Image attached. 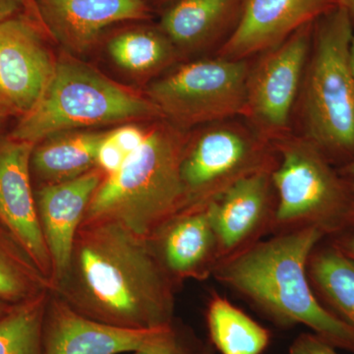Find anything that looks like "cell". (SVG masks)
Here are the masks:
<instances>
[{
    "instance_id": "cell-1",
    "label": "cell",
    "mask_w": 354,
    "mask_h": 354,
    "mask_svg": "<svg viewBox=\"0 0 354 354\" xmlns=\"http://www.w3.org/2000/svg\"><path fill=\"white\" fill-rule=\"evenodd\" d=\"M174 281L151 239L113 221L83 223L68 271L55 286L78 313L152 330L174 326Z\"/></svg>"
},
{
    "instance_id": "cell-2",
    "label": "cell",
    "mask_w": 354,
    "mask_h": 354,
    "mask_svg": "<svg viewBox=\"0 0 354 354\" xmlns=\"http://www.w3.org/2000/svg\"><path fill=\"white\" fill-rule=\"evenodd\" d=\"M326 239L314 227L278 232L221 260L212 276L278 325L306 326L335 348L354 354V328L320 301L310 283V256Z\"/></svg>"
},
{
    "instance_id": "cell-3",
    "label": "cell",
    "mask_w": 354,
    "mask_h": 354,
    "mask_svg": "<svg viewBox=\"0 0 354 354\" xmlns=\"http://www.w3.org/2000/svg\"><path fill=\"white\" fill-rule=\"evenodd\" d=\"M187 145L174 127L151 128L141 148L104 178L83 223L113 221L152 239L187 207L180 174Z\"/></svg>"
},
{
    "instance_id": "cell-4",
    "label": "cell",
    "mask_w": 354,
    "mask_h": 354,
    "mask_svg": "<svg viewBox=\"0 0 354 354\" xmlns=\"http://www.w3.org/2000/svg\"><path fill=\"white\" fill-rule=\"evenodd\" d=\"M354 18L335 6L314 22L304 73L306 138L333 165L354 158V77L349 59Z\"/></svg>"
},
{
    "instance_id": "cell-5",
    "label": "cell",
    "mask_w": 354,
    "mask_h": 354,
    "mask_svg": "<svg viewBox=\"0 0 354 354\" xmlns=\"http://www.w3.org/2000/svg\"><path fill=\"white\" fill-rule=\"evenodd\" d=\"M158 118L162 113L150 100L69 55L57 60L38 104L9 135L36 145L57 133Z\"/></svg>"
},
{
    "instance_id": "cell-6",
    "label": "cell",
    "mask_w": 354,
    "mask_h": 354,
    "mask_svg": "<svg viewBox=\"0 0 354 354\" xmlns=\"http://www.w3.org/2000/svg\"><path fill=\"white\" fill-rule=\"evenodd\" d=\"M277 206L272 234L302 227L327 239L354 228V196L348 179L308 139L279 146L271 171Z\"/></svg>"
},
{
    "instance_id": "cell-7",
    "label": "cell",
    "mask_w": 354,
    "mask_h": 354,
    "mask_svg": "<svg viewBox=\"0 0 354 354\" xmlns=\"http://www.w3.org/2000/svg\"><path fill=\"white\" fill-rule=\"evenodd\" d=\"M249 74L244 59L198 60L153 82L147 95L178 127L214 122L247 111Z\"/></svg>"
},
{
    "instance_id": "cell-8",
    "label": "cell",
    "mask_w": 354,
    "mask_h": 354,
    "mask_svg": "<svg viewBox=\"0 0 354 354\" xmlns=\"http://www.w3.org/2000/svg\"><path fill=\"white\" fill-rule=\"evenodd\" d=\"M274 165L263 144L241 128H209L187 145L181 162L185 212L203 208L242 177Z\"/></svg>"
},
{
    "instance_id": "cell-9",
    "label": "cell",
    "mask_w": 354,
    "mask_h": 354,
    "mask_svg": "<svg viewBox=\"0 0 354 354\" xmlns=\"http://www.w3.org/2000/svg\"><path fill=\"white\" fill-rule=\"evenodd\" d=\"M34 147L10 135L0 137V227L39 276L53 283V264L31 185Z\"/></svg>"
},
{
    "instance_id": "cell-10",
    "label": "cell",
    "mask_w": 354,
    "mask_h": 354,
    "mask_svg": "<svg viewBox=\"0 0 354 354\" xmlns=\"http://www.w3.org/2000/svg\"><path fill=\"white\" fill-rule=\"evenodd\" d=\"M57 60L34 22L23 16L0 21V113L22 118L35 108Z\"/></svg>"
},
{
    "instance_id": "cell-11",
    "label": "cell",
    "mask_w": 354,
    "mask_h": 354,
    "mask_svg": "<svg viewBox=\"0 0 354 354\" xmlns=\"http://www.w3.org/2000/svg\"><path fill=\"white\" fill-rule=\"evenodd\" d=\"M177 334L174 326L136 330L116 327L78 313L62 297L46 305L43 354H120L155 348Z\"/></svg>"
},
{
    "instance_id": "cell-12",
    "label": "cell",
    "mask_w": 354,
    "mask_h": 354,
    "mask_svg": "<svg viewBox=\"0 0 354 354\" xmlns=\"http://www.w3.org/2000/svg\"><path fill=\"white\" fill-rule=\"evenodd\" d=\"M314 22L270 50L269 55L249 74L247 111L263 127L283 129L290 120L300 80L311 50Z\"/></svg>"
},
{
    "instance_id": "cell-13",
    "label": "cell",
    "mask_w": 354,
    "mask_h": 354,
    "mask_svg": "<svg viewBox=\"0 0 354 354\" xmlns=\"http://www.w3.org/2000/svg\"><path fill=\"white\" fill-rule=\"evenodd\" d=\"M272 169L242 177L206 205L218 237L221 260L241 252L272 232L277 206Z\"/></svg>"
},
{
    "instance_id": "cell-14",
    "label": "cell",
    "mask_w": 354,
    "mask_h": 354,
    "mask_svg": "<svg viewBox=\"0 0 354 354\" xmlns=\"http://www.w3.org/2000/svg\"><path fill=\"white\" fill-rule=\"evenodd\" d=\"M335 6V0H244L223 57L244 59L272 50Z\"/></svg>"
},
{
    "instance_id": "cell-15",
    "label": "cell",
    "mask_w": 354,
    "mask_h": 354,
    "mask_svg": "<svg viewBox=\"0 0 354 354\" xmlns=\"http://www.w3.org/2000/svg\"><path fill=\"white\" fill-rule=\"evenodd\" d=\"M104 180L100 169L55 184H44L35 194L44 241L53 264V285L68 271L77 234L95 191Z\"/></svg>"
},
{
    "instance_id": "cell-16",
    "label": "cell",
    "mask_w": 354,
    "mask_h": 354,
    "mask_svg": "<svg viewBox=\"0 0 354 354\" xmlns=\"http://www.w3.org/2000/svg\"><path fill=\"white\" fill-rule=\"evenodd\" d=\"M32 4L51 37L72 55L90 50L109 26L148 16L143 0H32Z\"/></svg>"
},
{
    "instance_id": "cell-17",
    "label": "cell",
    "mask_w": 354,
    "mask_h": 354,
    "mask_svg": "<svg viewBox=\"0 0 354 354\" xmlns=\"http://www.w3.org/2000/svg\"><path fill=\"white\" fill-rule=\"evenodd\" d=\"M151 239L174 281L207 279L221 261L218 237L206 206L174 216Z\"/></svg>"
},
{
    "instance_id": "cell-18",
    "label": "cell",
    "mask_w": 354,
    "mask_h": 354,
    "mask_svg": "<svg viewBox=\"0 0 354 354\" xmlns=\"http://www.w3.org/2000/svg\"><path fill=\"white\" fill-rule=\"evenodd\" d=\"M108 133H57L32 149L31 169L44 184L71 180L97 169V153Z\"/></svg>"
},
{
    "instance_id": "cell-19",
    "label": "cell",
    "mask_w": 354,
    "mask_h": 354,
    "mask_svg": "<svg viewBox=\"0 0 354 354\" xmlns=\"http://www.w3.org/2000/svg\"><path fill=\"white\" fill-rule=\"evenodd\" d=\"M244 0H177L165 11L160 27L174 46L199 48L225 31L241 15Z\"/></svg>"
},
{
    "instance_id": "cell-20",
    "label": "cell",
    "mask_w": 354,
    "mask_h": 354,
    "mask_svg": "<svg viewBox=\"0 0 354 354\" xmlns=\"http://www.w3.org/2000/svg\"><path fill=\"white\" fill-rule=\"evenodd\" d=\"M324 241L309 258L310 283L320 301L354 328V260L330 239Z\"/></svg>"
},
{
    "instance_id": "cell-21",
    "label": "cell",
    "mask_w": 354,
    "mask_h": 354,
    "mask_svg": "<svg viewBox=\"0 0 354 354\" xmlns=\"http://www.w3.org/2000/svg\"><path fill=\"white\" fill-rule=\"evenodd\" d=\"M207 325L221 354H262L271 342L269 330L218 293L209 299Z\"/></svg>"
},
{
    "instance_id": "cell-22",
    "label": "cell",
    "mask_w": 354,
    "mask_h": 354,
    "mask_svg": "<svg viewBox=\"0 0 354 354\" xmlns=\"http://www.w3.org/2000/svg\"><path fill=\"white\" fill-rule=\"evenodd\" d=\"M111 59L120 68L134 74H149L172 59L174 46L164 32L134 30L114 37L109 43Z\"/></svg>"
},
{
    "instance_id": "cell-23",
    "label": "cell",
    "mask_w": 354,
    "mask_h": 354,
    "mask_svg": "<svg viewBox=\"0 0 354 354\" xmlns=\"http://www.w3.org/2000/svg\"><path fill=\"white\" fill-rule=\"evenodd\" d=\"M46 295L13 305L0 318V354H43Z\"/></svg>"
},
{
    "instance_id": "cell-24",
    "label": "cell",
    "mask_w": 354,
    "mask_h": 354,
    "mask_svg": "<svg viewBox=\"0 0 354 354\" xmlns=\"http://www.w3.org/2000/svg\"><path fill=\"white\" fill-rule=\"evenodd\" d=\"M31 271L39 274L30 263L20 261L0 243V300L15 305L39 295L32 292Z\"/></svg>"
},
{
    "instance_id": "cell-25",
    "label": "cell",
    "mask_w": 354,
    "mask_h": 354,
    "mask_svg": "<svg viewBox=\"0 0 354 354\" xmlns=\"http://www.w3.org/2000/svg\"><path fill=\"white\" fill-rule=\"evenodd\" d=\"M148 133L135 125H125L109 132V136L128 158L141 148Z\"/></svg>"
},
{
    "instance_id": "cell-26",
    "label": "cell",
    "mask_w": 354,
    "mask_h": 354,
    "mask_svg": "<svg viewBox=\"0 0 354 354\" xmlns=\"http://www.w3.org/2000/svg\"><path fill=\"white\" fill-rule=\"evenodd\" d=\"M127 160L125 153L114 143L108 132L97 153V169H101L102 172H106V176H111L120 171Z\"/></svg>"
},
{
    "instance_id": "cell-27",
    "label": "cell",
    "mask_w": 354,
    "mask_h": 354,
    "mask_svg": "<svg viewBox=\"0 0 354 354\" xmlns=\"http://www.w3.org/2000/svg\"><path fill=\"white\" fill-rule=\"evenodd\" d=\"M333 344L314 333L298 335L283 354H339Z\"/></svg>"
},
{
    "instance_id": "cell-28",
    "label": "cell",
    "mask_w": 354,
    "mask_h": 354,
    "mask_svg": "<svg viewBox=\"0 0 354 354\" xmlns=\"http://www.w3.org/2000/svg\"><path fill=\"white\" fill-rule=\"evenodd\" d=\"M194 353H196V351L191 348L190 344L177 332L172 339L160 346L145 349V351H135L132 354H193Z\"/></svg>"
},
{
    "instance_id": "cell-29",
    "label": "cell",
    "mask_w": 354,
    "mask_h": 354,
    "mask_svg": "<svg viewBox=\"0 0 354 354\" xmlns=\"http://www.w3.org/2000/svg\"><path fill=\"white\" fill-rule=\"evenodd\" d=\"M329 239L342 253L354 260V228Z\"/></svg>"
},
{
    "instance_id": "cell-30",
    "label": "cell",
    "mask_w": 354,
    "mask_h": 354,
    "mask_svg": "<svg viewBox=\"0 0 354 354\" xmlns=\"http://www.w3.org/2000/svg\"><path fill=\"white\" fill-rule=\"evenodd\" d=\"M30 0H0V21L17 16Z\"/></svg>"
},
{
    "instance_id": "cell-31",
    "label": "cell",
    "mask_w": 354,
    "mask_h": 354,
    "mask_svg": "<svg viewBox=\"0 0 354 354\" xmlns=\"http://www.w3.org/2000/svg\"><path fill=\"white\" fill-rule=\"evenodd\" d=\"M341 172L344 174V176L348 179L354 196V158L351 162H349L348 165H344V167H342Z\"/></svg>"
},
{
    "instance_id": "cell-32",
    "label": "cell",
    "mask_w": 354,
    "mask_h": 354,
    "mask_svg": "<svg viewBox=\"0 0 354 354\" xmlns=\"http://www.w3.org/2000/svg\"><path fill=\"white\" fill-rule=\"evenodd\" d=\"M337 6L344 7L354 18V0H335Z\"/></svg>"
},
{
    "instance_id": "cell-33",
    "label": "cell",
    "mask_w": 354,
    "mask_h": 354,
    "mask_svg": "<svg viewBox=\"0 0 354 354\" xmlns=\"http://www.w3.org/2000/svg\"><path fill=\"white\" fill-rule=\"evenodd\" d=\"M12 306L13 305L6 304V302L0 300V318L6 315L7 312H8L9 310L12 308Z\"/></svg>"
},
{
    "instance_id": "cell-34",
    "label": "cell",
    "mask_w": 354,
    "mask_h": 354,
    "mask_svg": "<svg viewBox=\"0 0 354 354\" xmlns=\"http://www.w3.org/2000/svg\"><path fill=\"white\" fill-rule=\"evenodd\" d=\"M349 59H351V66L354 77V29L353 39H351V50H349Z\"/></svg>"
},
{
    "instance_id": "cell-35",
    "label": "cell",
    "mask_w": 354,
    "mask_h": 354,
    "mask_svg": "<svg viewBox=\"0 0 354 354\" xmlns=\"http://www.w3.org/2000/svg\"><path fill=\"white\" fill-rule=\"evenodd\" d=\"M193 354H214L212 353L211 349H203V351H196V353H194Z\"/></svg>"
},
{
    "instance_id": "cell-36",
    "label": "cell",
    "mask_w": 354,
    "mask_h": 354,
    "mask_svg": "<svg viewBox=\"0 0 354 354\" xmlns=\"http://www.w3.org/2000/svg\"><path fill=\"white\" fill-rule=\"evenodd\" d=\"M7 118V116L6 114L0 113V127H1L2 123H3V121L6 120Z\"/></svg>"
},
{
    "instance_id": "cell-37",
    "label": "cell",
    "mask_w": 354,
    "mask_h": 354,
    "mask_svg": "<svg viewBox=\"0 0 354 354\" xmlns=\"http://www.w3.org/2000/svg\"><path fill=\"white\" fill-rule=\"evenodd\" d=\"M162 1H169V0H162Z\"/></svg>"
},
{
    "instance_id": "cell-38",
    "label": "cell",
    "mask_w": 354,
    "mask_h": 354,
    "mask_svg": "<svg viewBox=\"0 0 354 354\" xmlns=\"http://www.w3.org/2000/svg\"><path fill=\"white\" fill-rule=\"evenodd\" d=\"M30 2H31V3H32V0H30Z\"/></svg>"
}]
</instances>
